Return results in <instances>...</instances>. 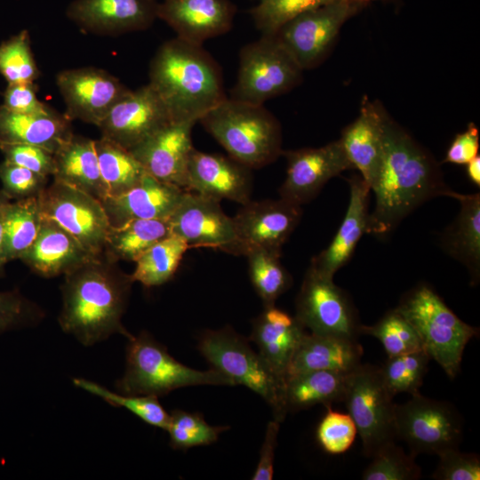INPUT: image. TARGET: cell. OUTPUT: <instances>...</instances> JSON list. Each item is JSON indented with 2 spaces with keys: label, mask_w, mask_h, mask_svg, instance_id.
<instances>
[{
  "label": "cell",
  "mask_w": 480,
  "mask_h": 480,
  "mask_svg": "<svg viewBox=\"0 0 480 480\" xmlns=\"http://www.w3.org/2000/svg\"><path fill=\"white\" fill-rule=\"evenodd\" d=\"M383 139L381 164L371 189L374 206L365 232L379 238L389 236L425 202L447 196L452 190L435 159L386 115Z\"/></svg>",
  "instance_id": "cell-1"
},
{
  "label": "cell",
  "mask_w": 480,
  "mask_h": 480,
  "mask_svg": "<svg viewBox=\"0 0 480 480\" xmlns=\"http://www.w3.org/2000/svg\"><path fill=\"white\" fill-rule=\"evenodd\" d=\"M117 262L103 252L64 275L58 321L64 332L84 346L116 333L128 340L133 336L122 317L134 282Z\"/></svg>",
  "instance_id": "cell-2"
},
{
  "label": "cell",
  "mask_w": 480,
  "mask_h": 480,
  "mask_svg": "<svg viewBox=\"0 0 480 480\" xmlns=\"http://www.w3.org/2000/svg\"><path fill=\"white\" fill-rule=\"evenodd\" d=\"M148 84L173 121L198 122L223 101L221 69L202 45L179 37L164 42L152 58Z\"/></svg>",
  "instance_id": "cell-3"
},
{
  "label": "cell",
  "mask_w": 480,
  "mask_h": 480,
  "mask_svg": "<svg viewBox=\"0 0 480 480\" xmlns=\"http://www.w3.org/2000/svg\"><path fill=\"white\" fill-rule=\"evenodd\" d=\"M198 122L230 157L251 170L272 164L284 151L280 124L263 105L227 97Z\"/></svg>",
  "instance_id": "cell-4"
},
{
  "label": "cell",
  "mask_w": 480,
  "mask_h": 480,
  "mask_svg": "<svg viewBox=\"0 0 480 480\" xmlns=\"http://www.w3.org/2000/svg\"><path fill=\"white\" fill-rule=\"evenodd\" d=\"M124 374L115 387L124 395L157 397L174 389L199 385L235 386L224 373L213 368L199 371L173 358L167 348L148 332L128 340Z\"/></svg>",
  "instance_id": "cell-5"
},
{
  "label": "cell",
  "mask_w": 480,
  "mask_h": 480,
  "mask_svg": "<svg viewBox=\"0 0 480 480\" xmlns=\"http://www.w3.org/2000/svg\"><path fill=\"white\" fill-rule=\"evenodd\" d=\"M413 326L423 349L453 379L460 370L468 342L478 329L459 318L428 284L407 292L396 308Z\"/></svg>",
  "instance_id": "cell-6"
},
{
  "label": "cell",
  "mask_w": 480,
  "mask_h": 480,
  "mask_svg": "<svg viewBox=\"0 0 480 480\" xmlns=\"http://www.w3.org/2000/svg\"><path fill=\"white\" fill-rule=\"evenodd\" d=\"M197 348L213 369L228 376L236 385H243L258 394L270 406L274 420L281 422L287 412L284 380L276 375L249 341L225 326L205 330Z\"/></svg>",
  "instance_id": "cell-7"
},
{
  "label": "cell",
  "mask_w": 480,
  "mask_h": 480,
  "mask_svg": "<svg viewBox=\"0 0 480 480\" xmlns=\"http://www.w3.org/2000/svg\"><path fill=\"white\" fill-rule=\"evenodd\" d=\"M302 70L276 36H262L242 48L237 79L229 98L263 105L295 87Z\"/></svg>",
  "instance_id": "cell-8"
},
{
  "label": "cell",
  "mask_w": 480,
  "mask_h": 480,
  "mask_svg": "<svg viewBox=\"0 0 480 480\" xmlns=\"http://www.w3.org/2000/svg\"><path fill=\"white\" fill-rule=\"evenodd\" d=\"M342 402L361 437L364 456L372 458L396 442V404L383 383L380 366L361 364L349 372Z\"/></svg>",
  "instance_id": "cell-9"
},
{
  "label": "cell",
  "mask_w": 480,
  "mask_h": 480,
  "mask_svg": "<svg viewBox=\"0 0 480 480\" xmlns=\"http://www.w3.org/2000/svg\"><path fill=\"white\" fill-rule=\"evenodd\" d=\"M396 439L403 440L410 453H435L459 447L463 435L462 419L448 402L420 393L395 406Z\"/></svg>",
  "instance_id": "cell-10"
},
{
  "label": "cell",
  "mask_w": 480,
  "mask_h": 480,
  "mask_svg": "<svg viewBox=\"0 0 480 480\" xmlns=\"http://www.w3.org/2000/svg\"><path fill=\"white\" fill-rule=\"evenodd\" d=\"M294 316L312 333L354 340L361 334L362 324L347 292L310 266L296 297Z\"/></svg>",
  "instance_id": "cell-11"
},
{
  "label": "cell",
  "mask_w": 480,
  "mask_h": 480,
  "mask_svg": "<svg viewBox=\"0 0 480 480\" xmlns=\"http://www.w3.org/2000/svg\"><path fill=\"white\" fill-rule=\"evenodd\" d=\"M37 199L43 216L60 225L92 253L104 252L111 225L100 200L56 180Z\"/></svg>",
  "instance_id": "cell-12"
},
{
  "label": "cell",
  "mask_w": 480,
  "mask_h": 480,
  "mask_svg": "<svg viewBox=\"0 0 480 480\" xmlns=\"http://www.w3.org/2000/svg\"><path fill=\"white\" fill-rule=\"evenodd\" d=\"M301 205L284 198L251 200L232 217L236 233L233 255L255 249L282 254V247L299 225Z\"/></svg>",
  "instance_id": "cell-13"
},
{
  "label": "cell",
  "mask_w": 480,
  "mask_h": 480,
  "mask_svg": "<svg viewBox=\"0 0 480 480\" xmlns=\"http://www.w3.org/2000/svg\"><path fill=\"white\" fill-rule=\"evenodd\" d=\"M352 12L347 0H336L298 15L274 36L302 69L310 68L324 57Z\"/></svg>",
  "instance_id": "cell-14"
},
{
  "label": "cell",
  "mask_w": 480,
  "mask_h": 480,
  "mask_svg": "<svg viewBox=\"0 0 480 480\" xmlns=\"http://www.w3.org/2000/svg\"><path fill=\"white\" fill-rule=\"evenodd\" d=\"M167 221L171 234L183 239L189 248L234 252L233 219L224 212L219 200L186 190Z\"/></svg>",
  "instance_id": "cell-15"
},
{
  "label": "cell",
  "mask_w": 480,
  "mask_h": 480,
  "mask_svg": "<svg viewBox=\"0 0 480 480\" xmlns=\"http://www.w3.org/2000/svg\"><path fill=\"white\" fill-rule=\"evenodd\" d=\"M66 105L64 113L98 126L111 108L131 90L108 72L92 67L66 69L56 76Z\"/></svg>",
  "instance_id": "cell-16"
},
{
  "label": "cell",
  "mask_w": 480,
  "mask_h": 480,
  "mask_svg": "<svg viewBox=\"0 0 480 480\" xmlns=\"http://www.w3.org/2000/svg\"><path fill=\"white\" fill-rule=\"evenodd\" d=\"M286 177L278 189L281 198L302 205L344 171L353 169L339 140L319 148L283 151Z\"/></svg>",
  "instance_id": "cell-17"
},
{
  "label": "cell",
  "mask_w": 480,
  "mask_h": 480,
  "mask_svg": "<svg viewBox=\"0 0 480 480\" xmlns=\"http://www.w3.org/2000/svg\"><path fill=\"white\" fill-rule=\"evenodd\" d=\"M172 120L167 107L148 84L131 90L97 127L102 137L130 150Z\"/></svg>",
  "instance_id": "cell-18"
},
{
  "label": "cell",
  "mask_w": 480,
  "mask_h": 480,
  "mask_svg": "<svg viewBox=\"0 0 480 480\" xmlns=\"http://www.w3.org/2000/svg\"><path fill=\"white\" fill-rule=\"evenodd\" d=\"M195 124L172 120L129 151L148 174L186 190L188 160L195 148L191 139Z\"/></svg>",
  "instance_id": "cell-19"
},
{
  "label": "cell",
  "mask_w": 480,
  "mask_h": 480,
  "mask_svg": "<svg viewBox=\"0 0 480 480\" xmlns=\"http://www.w3.org/2000/svg\"><path fill=\"white\" fill-rule=\"evenodd\" d=\"M186 190L244 205L252 200L251 169L229 156L194 148L188 164Z\"/></svg>",
  "instance_id": "cell-20"
},
{
  "label": "cell",
  "mask_w": 480,
  "mask_h": 480,
  "mask_svg": "<svg viewBox=\"0 0 480 480\" xmlns=\"http://www.w3.org/2000/svg\"><path fill=\"white\" fill-rule=\"evenodd\" d=\"M157 7L156 0H75L67 16L89 33L116 36L150 27Z\"/></svg>",
  "instance_id": "cell-21"
},
{
  "label": "cell",
  "mask_w": 480,
  "mask_h": 480,
  "mask_svg": "<svg viewBox=\"0 0 480 480\" xmlns=\"http://www.w3.org/2000/svg\"><path fill=\"white\" fill-rule=\"evenodd\" d=\"M235 13L229 0H164L157 7V18L176 32V37L199 45L227 33Z\"/></svg>",
  "instance_id": "cell-22"
},
{
  "label": "cell",
  "mask_w": 480,
  "mask_h": 480,
  "mask_svg": "<svg viewBox=\"0 0 480 480\" xmlns=\"http://www.w3.org/2000/svg\"><path fill=\"white\" fill-rule=\"evenodd\" d=\"M349 200L342 222L330 244L313 257L310 267L319 274L333 278L334 274L352 257L366 232L371 189L360 175L348 180Z\"/></svg>",
  "instance_id": "cell-23"
},
{
  "label": "cell",
  "mask_w": 480,
  "mask_h": 480,
  "mask_svg": "<svg viewBox=\"0 0 480 480\" xmlns=\"http://www.w3.org/2000/svg\"><path fill=\"white\" fill-rule=\"evenodd\" d=\"M186 190L146 174L130 190L101 200L111 226L136 219L167 220Z\"/></svg>",
  "instance_id": "cell-24"
},
{
  "label": "cell",
  "mask_w": 480,
  "mask_h": 480,
  "mask_svg": "<svg viewBox=\"0 0 480 480\" xmlns=\"http://www.w3.org/2000/svg\"><path fill=\"white\" fill-rule=\"evenodd\" d=\"M96 256L60 225L42 215L36 238L20 260L36 275L50 278L65 275Z\"/></svg>",
  "instance_id": "cell-25"
},
{
  "label": "cell",
  "mask_w": 480,
  "mask_h": 480,
  "mask_svg": "<svg viewBox=\"0 0 480 480\" xmlns=\"http://www.w3.org/2000/svg\"><path fill=\"white\" fill-rule=\"evenodd\" d=\"M306 332L295 316L274 305L264 307L252 321L250 340L272 371L285 380L292 359Z\"/></svg>",
  "instance_id": "cell-26"
},
{
  "label": "cell",
  "mask_w": 480,
  "mask_h": 480,
  "mask_svg": "<svg viewBox=\"0 0 480 480\" xmlns=\"http://www.w3.org/2000/svg\"><path fill=\"white\" fill-rule=\"evenodd\" d=\"M384 118L385 113L377 105L364 102L357 118L343 130L340 139L353 169L359 172L370 189L381 164Z\"/></svg>",
  "instance_id": "cell-27"
},
{
  "label": "cell",
  "mask_w": 480,
  "mask_h": 480,
  "mask_svg": "<svg viewBox=\"0 0 480 480\" xmlns=\"http://www.w3.org/2000/svg\"><path fill=\"white\" fill-rule=\"evenodd\" d=\"M73 134L71 120L52 108L45 113L22 114L0 106V146L34 145L55 154Z\"/></svg>",
  "instance_id": "cell-28"
},
{
  "label": "cell",
  "mask_w": 480,
  "mask_h": 480,
  "mask_svg": "<svg viewBox=\"0 0 480 480\" xmlns=\"http://www.w3.org/2000/svg\"><path fill=\"white\" fill-rule=\"evenodd\" d=\"M449 197L460 203L453 221L440 236L441 248L468 269L471 284L480 279V194H460L451 190Z\"/></svg>",
  "instance_id": "cell-29"
},
{
  "label": "cell",
  "mask_w": 480,
  "mask_h": 480,
  "mask_svg": "<svg viewBox=\"0 0 480 480\" xmlns=\"http://www.w3.org/2000/svg\"><path fill=\"white\" fill-rule=\"evenodd\" d=\"M363 353L357 340L306 332L292 359L287 375L307 371L349 373L362 364Z\"/></svg>",
  "instance_id": "cell-30"
},
{
  "label": "cell",
  "mask_w": 480,
  "mask_h": 480,
  "mask_svg": "<svg viewBox=\"0 0 480 480\" xmlns=\"http://www.w3.org/2000/svg\"><path fill=\"white\" fill-rule=\"evenodd\" d=\"M53 180L84 191L99 200L108 196L94 140L73 134L54 154Z\"/></svg>",
  "instance_id": "cell-31"
},
{
  "label": "cell",
  "mask_w": 480,
  "mask_h": 480,
  "mask_svg": "<svg viewBox=\"0 0 480 480\" xmlns=\"http://www.w3.org/2000/svg\"><path fill=\"white\" fill-rule=\"evenodd\" d=\"M348 375L332 371H307L287 375L284 381L287 412L341 402Z\"/></svg>",
  "instance_id": "cell-32"
},
{
  "label": "cell",
  "mask_w": 480,
  "mask_h": 480,
  "mask_svg": "<svg viewBox=\"0 0 480 480\" xmlns=\"http://www.w3.org/2000/svg\"><path fill=\"white\" fill-rule=\"evenodd\" d=\"M171 235L167 220L136 219L111 226L104 253L119 261H133L156 242Z\"/></svg>",
  "instance_id": "cell-33"
},
{
  "label": "cell",
  "mask_w": 480,
  "mask_h": 480,
  "mask_svg": "<svg viewBox=\"0 0 480 480\" xmlns=\"http://www.w3.org/2000/svg\"><path fill=\"white\" fill-rule=\"evenodd\" d=\"M42 220L37 196L7 200L2 222L8 262L20 260L36 238Z\"/></svg>",
  "instance_id": "cell-34"
},
{
  "label": "cell",
  "mask_w": 480,
  "mask_h": 480,
  "mask_svg": "<svg viewBox=\"0 0 480 480\" xmlns=\"http://www.w3.org/2000/svg\"><path fill=\"white\" fill-rule=\"evenodd\" d=\"M188 249L187 243L176 235L161 239L135 260V269L131 274L133 282L147 288L164 284L173 277Z\"/></svg>",
  "instance_id": "cell-35"
},
{
  "label": "cell",
  "mask_w": 480,
  "mask_h": 480,
  "mask_svg": "<svg viewBox=\"0 0 480 480\" xmlns=\"http://www.w3.org/2000/svg\"><path fill=\"white\" fill-rule=\"evenodd\" d=\"M94 142L108 196H119L130 190L147 174L128 149L102 136Z\"/></svg>",
  "instance_id": "cell-36"
},
{
  "label": "cell",
  "mask_w": 480,
  "mask_h": 480,
  "mask_svg": "<svg viewBox=\"0 0 480 480\" xmlns=\"http://www.w3.org/2000/svg\"><path fill=\"white\" fill-rule=\"evenodd\" d=\"M251 283L264 307L276 305L277 299L292 284V277L283 266L281 254L255 249L245 254Z\"/></svg>",
  "instance_id": "cell-37"
},
{
  "label": "cell",
  "mask_w": 480,
  "mask_h": 480,
  "mask_svg": "<svg viewBox=\"0 0 480 480\" xmlns=\"http://www.w3.org/2000/svg\"><path fill=\"white\" fill-rule=\"evenodd\" d=\"M430 359L424 349L388 357L380 366L388 392L393 397L400 393H408L411 396L419 393Z\"/></svg>",
  "instance_id": "cell-38"
},
{
  "label": "cell",
  "mask_w": 480,
  "mask_h": 480,
  "mask_svg": "<svg viewBox=\"0 0 480 480\" xmlns=\"http://www.w3.org/2000/svg\"><path fill=\"white\" fill-rule=\"evenodd\" d=\"M73 383L75 386L101 397L112 406L125 408L150 426L164 430L167 429L170 413L164 410L156 396L115 393L96 382L82 378L73 379Z\"/></svg>",
  "instance_id": "cell-39"
},
{
  "label": "cell",
  "mask_w": 480,
  "mask_h": 480,
  "mask_svg": "<svg viewBox=\"0 0 480 480\" xmlns=\"http://www.w3.org/2000/svg\"><path fill=\"white\" fill-rule=\"evenodd\" d=\"M360 332L376 338L388 357L423 349L415 329L396 308L388 311L372 325L362 324Z\"/></svg>",
  "instance_id": "cell-40"
},
{
  "label": "cell",
  "mask_w": 480,
  "mask_h": 480,
  "mask_svg": "<svg viewBox=\"0 0 480 480\" xmlns=\"http://www.w3.org/2000/svg\"><path fill=\"white\" fill-rule=\"evenodd\" d=\"M228 426H212L198 412L174 410L170 413L166 431L170 445L176 450H188L196 446L215 443Z\"/></svg>",
  "instance_id": "cell-41"
},
{
  "label": "cell",
  "mask_w": 480,
  "mask_h": 480,
  "mask_svg": "<svg viewBox=\"0 0 480 480\" xmlns=\"http://www.w3.org/2000/svg\"><path fill=\"white\" fill-rule=\"evenodd\" d=\"M0 74L8 84L34 83L40 76L28 30L0 44Z\"/></svg>",
  "instance_id": "cell-42"
},
{
  "label": "cell",
  "mask_w": 480,
  "mask_h": 480,
  "mask_svg": "<svg viewBox=\"0 0 480 480\" xmlns=\"http://www.w3.org/2000/svg\"><path fill=\"white\" fill-rule=\"evenodd\" d=\"M336 0H260L251 10L256 28L262 36H274L285 23L298 15Z\"/></svg>",
  "instance_id": "cell-43"
},
{
  "label": "cell",
  "mask_w": 480,
  "mask_h": 480,
  "mask_svg": "<svg viewBox=\"0 0 480 480\" xmlns=\"http://www.w3.org/2000/svg\"><path fill=\"white\" fill-rule=\"evenodd\" d=\"M372 459L362 474L364 480H417L421 476L415 456L405 453L396 442L384 446Z\"/></svg>",
  "instance_id": "cell-44"
},
{
  "label": "cell",
  "mask_w": 480,
  "mask_h": 480,
  "mask_svg": "<svg viewBox=\"0 0 480 480\" xmlns=\"http://www.w3.org/2000/svg\"><path fill=\"white\" fill-rule=\"evenodd\" d=\"M357 429L348 413H342L327 406V412L316 428V440L320 447L332 455L347 452L355 442Z\"/></svg>",
  "instance_id": "cell-45"
},
{
  "label": "cell",
  "mask_w": 480,
  "mask_h": 480,
  "mask_svg": "<svg viewBox=\"0 0 480 480\" xmlns=\"http://www.w3.org/2000/svg\"><path fill=\"white\" fill-rule=\"evenodd\" d=\"M1 191L11 200L38 196L46 188L48 177L7 162L0 163Z\"/></svg>",
  "instance_id": "cell-46"
},
{
  "label": "cell",
  "mask_w": 480,
  "mask_h": 480,
  "mask_svg": "<svg viewBox=\"0 0 480 480\" xmlns=\"http://www.w3.org/2000/svg\"><path fill=\"white\" fill-rule=\"evenodd\" d=\"M43 316V310L18 290L0 292V334L36 324Z\"/></svg>",
  "instance_id": "cell-47"
},
{
  "label": "cell",
  "mask_w": 480,
  "mask_h": 480,
  "mask_svg": "<svg viewBox=\"0 0 480 480\" xmlns=\"http://www.w3.org/2000/svg\"><path fill=\"white\" fill-rule=\"evenodd\" d=\"M439 463L432 478L436 480H479L480 459L477 454L465 453L459 447L437 454Z\"/></svg>",
  "instance_id": "cell-48"
},
{
  "label": "cell",
  "mask_w": 480,
  "mask_h": 480,
  "mask_svg": "<svg viewBox=\"0 0 480 480\" xmlns=\"http://www.w3.org/2000/svg\"><path fill=\"white\" fill-rule=\"evenodd\" d=\"M0 150L7 162L46 177L54 174V154L44 148L28 144H7L1 145Z\"/></svg>",
  "instance_id": "cell-49"
},
{
  "label": "cell",
  "mask_w": 480,
  "mask_h": 480,
  "mask_svg": "<svg viewBox=\"0 0 480 480\" xmlns=\"http://www.w3.org/2000/svg\"><path fill=\"white\" fill-rule=\"evenodd\" d=\"M2 106L10 111L22 114L45 113L52 108L37 99L34 83L8 84Z\"/></svg>",
  "instance_id": "cell-50"
},
{
  "label": "cell",
  "mask_w": 480,
  "mask_h": 480,
  "mask_svg": "<svg viewBox=\"0 0 480 480\" xmlns=\"http://www.w3.org/2000/svg\"><path fill=\"white\" fill-rule=\"evenodd\" d=\"M479 132L474 124H469L461 133H459L450 145L444 162L455 164H467L478 156Z\"/></svg>",
  "instance_id": "cell-51"
},
{
  "label": "cell",
  "mask_w": 480,
  "mask_h": 480,
  "mask_svg": "<svg viewBox=\"0 0 480 480\" xmlns=\"http://www.w3.org/2000/svg\"><path fill=\"white\" fill-rule=\"evenodd\" d=\"M280 422L274 420L268 422L261 445L260 458L252 475V480H271L274 476L275 452Z\"/></svg>",
  "instance_id": "cell-52"
},
{
  "label": "cell",
  "mask_w": 480,
  "mask_h": 480,
  "mask_svg": "<svg viewBox=\"0 0 480 480\" xmlns=\"http://www.w3.org/2000/svg\"><path fill=\"white\" fill-rule=\"evenodd\" d=\"M467 174L468 179L476 186H480V157L479 156H476L467 164Z\"/></svg>",
  "instance_id": "cell-53"
},
{
  "label": "cell",
  "mask_w": 480,
  "mask_h": 480,
  "mask_svg": "<svg viewBox=\"0 0 480 480\" xmlns=\"http://www.w3.org/2000/svg\"><path fill=\"white\" fill-rule=\"evenodd\" d=\"M7 200H10V199L8 198L4 199L3 203L0 204V277L4 276V268L5 264L8 262L7 258H6V253H5L3 222H2L3 208Z\"/></svg>",
  "instance_id": "cell-54"
},
{
  "label": "cell",
  "mask_w": 480,
  "mask_h": 480,
  "mask_svg": "<svg viewBox=\"0 0 480 480\" xmlns=\"http://www.w3.org/2000/svg\"><path fill=\"white\" fill-rule=\"evenodd\" d=\"M8 198L1 190H0V204L4 199ZM9 199V198H8Z\"/></svg>",
  "instance_id": "cell-55"
},
{
  "label": "cell",
  "mask_w": 480,
  "mask_h": 480,
  "mask_svg": "<svg viewBox=\"0 0 480 480\" xmlns=\"http://www.w3.org/2000/svg\"><path fill=\"white\" fill-rule=\"evenodd\" d=\"M361 1H363V0H361ZM364 1H365V0H364Z\"/></svg>",
  "instance_id": "cell-56"
}]
</instances>
